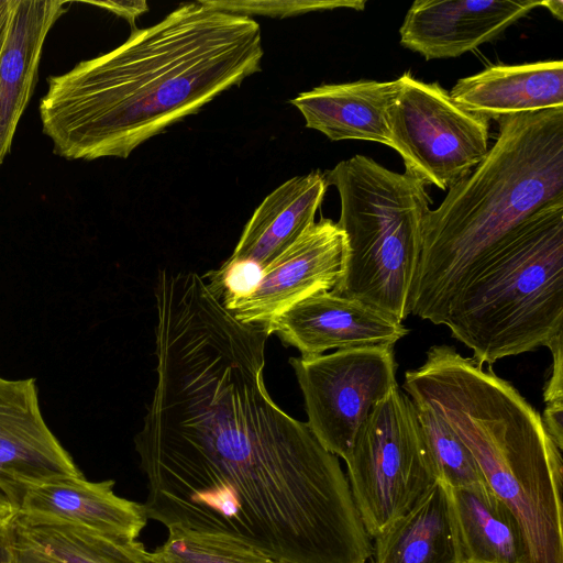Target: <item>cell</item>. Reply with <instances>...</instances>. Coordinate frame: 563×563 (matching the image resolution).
Listing matches in <instances>:
<instances>
[{
  "mask_svg": "<svg viewBox=\"0 0 563 563\" xmlns=\"http://www.w3.org/2000/svg\"><path fill=\"white\" fill-rule=\"evenodd\" d=\"M263 55L251 16L184 3L117 48L48 77L43 132L67 159L126 158L260 71Z\"/></svg>",
  "mask_w": 563,
  "mask_h": 563,
  "instance_id": "cell-1",
  "label": "cell"
},
{
  "mask_svg": "<svg viewBox=\"0 0 563 563\" xmlns=\"http://www.w3.org/2000/svg\"><path fill=\"white\" fill-rule=\"evenodd\" d=\"M540 5L545 7L558 20L563 19L562 0H542Z\"/></svg>",
  "mask_w": 563,
  "mask_h": 563,
  "instance_id": "cell-30",
  "label": "cell"
},
{
  "mask_svg": "<svg viewBox=\"0 0 563 563\" xmlns=\"http://www.w3.org/2000/svg\"><path fill=\"white\" fill-rule=\"evenodd\" d=\"M209 5L234 14H264L271 16H291L311 11H324L340 8L362 11L365 0H303V1H206Z\"/></svg>",
  "mask_w": 563,
  "mask_h": 563,
  "instance_id": "cell-23",
  "label": "cell"
},
{
  "mask_svg": "<svg viewBox=\"0 0 563 563\" xmlns=\"http://www.w3.org/2000/svg\"><path fill=\"white\" fill-rule=\"evenodd\" d=\"M148 556L152 563H288L225 538L177 528L168 529Z\"/></svg>",
  "mask_w": 563,
  "mask_h": 563,
  "instance_id": "cell-22",
  "label": "cell"
},
{
  "mask_svg": "<svg viewBox=\"0 0 563 563\" xmlns=\"http://www.w3.org/2000/svg\"><path fill=\"white\" fill-rule=\"evenodd\" d=\"M463 109L498 121L563 107V60L497 65L457 80L449 92Z\"/></svg>",
  "mask_w": 563,
  "mask_h": 563,
  "instance_id": "cell-17",
  "label": "cell"
},
{
  "mask_svg": "<svg viewBox=\"0 0 563 563\" xmlns=\"http://www.w3.org/2000/svg\"><path fill=\"white\" fill-rule=\"evenodd\" d=\"M461 563H466V562H461Z\"/></svg>",
  "mask_w": 563,
  "mask_h": 563,
  "instance_id": "cell-31",
  "label": "cell"
},
{
  "mask_svg": "<svg viewBox=\"0 0 563 563\" xmlns=\"http://www.w3.org/2000/svg\"><path fill=\"white\" fill-rule=\"evenodd\" d=\"M68 1L14 0L0 55V166L33 93L45 38Z\"/></svg>",
  "mask_w": 563,
  "mask_h": 563,
  "instance_id": "cell-14",
  "label": "cell"
},
{
  "mask_svg": "<svg viewBox=\"0 0 563 563\" xmlns=\"http://www.w3.org/2000/svg\"><path fill=\"white\" fill-rule=\"evenodd\" d=\"M372 555L374 563H459L446 486L438 481L375 537Z\"/></svg>",
  "mask_w": 563,
  "mask_h": 563,
  "instance_id": "cell-20",
  "label": "cell"
},
{
  "mask_svg": "<svg viewBox=\"0 0 563 563\" xmlns=\"http://www.w3.org/2000/svg\"><path fill=\"white\" fill-rule=\"evenodd\" d=\"M441 324L481 366L563 340V198L525 219L473 264Z\"/></svg>",
  "mask_w": 563,
  "mask_h": 563,
  "instance_id": "cell-4",
  "label": "cell"
},
{
  "mask_svg": "<svg viewBox=\"0 0 563 563\" xmlns=\"http://www.w3.org/2000/svg\"><path fill=\"white\" fill-rule=\"evenodd\" d=\"M307 424L322 446L346 461L373 408L398 385L394 345L292 357Z\"/></svg>",
  "mask_w": 563,
  "mask_h": 563,
  "instance_id": "cell-8",
  "label": "cell"
},
{
  "mask_svg": "<svg viewBox=\"0 0 563 563\" xmlns=\"http://www.w3.org/2000/svg\"><path fill=\"white\" fill-rule=\"evenodd\" d=\"M342 258L343 234L338 223L321 218L261 272L249 292L221 303L244 323L267 324L303 298L332 290L341 274Z\"/></svg>",
  "mask_w": 563,
  "mask_h": 563,
  "instance_id": "cell-9",
  "label": "cell"
},
{
  "mask_svg": "<svg viewBox=\"0 0 563 563\" xmlns=\"http://www.w3.org/2000/svg\"><path fill=\"white\" fill-rule=\"evenodd\" d=\"M15 563H152L137 539L102 534L71 523L16 511Z\"/></svg>",
  "mask_w": 563,
  "mask_h": 563,
  "instance_id": "cell-18",
  "label": "cell"
},
{
  "mask_svg": "<svg viewBox=\"0 0 563 563\" xmlns=\"http://www.w3.org/2000/svg\"><path fill=\"white\" fill-rule=\"evenodd\" d=\"M345 463L371 539L413 508L438 482L416 406L399 385L373 408Z\"/></svg>",
  "mask_w": 563,
  "mask_h": 563,
  "instance_id": "cell-6",
  "label": "cell"
},
{
  "mask_svg": "<svg viewBox=\"0 0 563 563\" xmlns=\"http://www.w3.org/2000/svg\"><path fill=\"white\" fill-rule=\"evenodd\" d=\"M421 399L453 429L514 514L523 563H563L562 450L511 383L472 358L441 369Z\"/></svg>",
  "mask_w": 563,
  "mask_h": 563,
  "instance_id": "cell-3",
  "label": "cell"
},
{
  "mask_svg": "<svg viewBox=\"0 0 563 563\" xmlns=\"http://www.w3.org/2000/svg\"><path fill=\"white\" fill-rule=\"evenodd\" d=\"M412 401L438 481L452 488L485 483L473 455L453 429L431 406Z\"/></svg>",
  "mask_w": 563,
  "mask_h": 563,
  "instance_id": "cell-21",
  "label": "cell"
},
{
  "mask_svg": "<svg viewBox=\"0 0 563 563\" xmlns=\"http://www.w3.org/2000/svg\"><path fill=\"white\" fill-rule=\"evenodd\" d=\"M446 492L459 563H523L518 522L486 483Z\"/></svg>",
  "mask_w": 563,
  "mask_h": 563,
  "instance_id": "cell-19",
  "label": "cell"
},
{
  "mask_svg": "<svg viewBox=\"0 0 563 563\" xmlns=\"http://www.w3.org/2000/svg\"><path fill=\"white\" fill-rule=\"evenodd\" d=\"M89 3L98 5L104 10L114 13L118 16L125 19L133 27L135 20L148 10L147 2L142 0L89 1Z\"/></svg>",
  "mask_w": 563,
  "mask_h": 563,
  "instance_id": "cell-25",
  "label": "cell"
},
{
  "mask_svg": "<svg viewBox=\"0 0 563 563\" xmlns=\"http://www.w3.org/2000/svg\"><path fill=\"white\" fill-rule=\"evenodd\" d=\"M16 511L0 515V563H15L13 519Z\"/></svg>",
  "mask_w": 563,
  "mask_h": 563,
  "instance_id": "cell-27",
  "label": "cell"
},
{
  "mask_svg": "<svg viewBox=\"0 0 563 563\" xmlns=\"http://www.w3.org/2000/svg\"><path fill=\"white\" fill-rule=\"evenodd\" d=\"M269 335L294 346L300 356L395 345L409 333L402 322L355 298L333 290L316 292L294 303L265 324Z\"/></svg>",
  "mask_w": 563,
  "mask_h": 563,
  "instance_id": "cell-10",
  "label": "cell"
},
{
  "mask_svg": "<svg viewBox=\"0 0 563 563\" xmlns=\"http://www.w3.org/2000/svg\"><path fill=\"white\" fill-rule=\"evenodd\" d=\"M18 509V497L0 482V515Z\"/></svg>",
  "mask_w": 563,
  "mask_h": 563,
  "instance_id": "cell-29",
  "label": "cell"
},
{
  "mask_svg": "<svg viewBox=\"0 0 563 563\" xmlns=\"http://www.w3.org/2000/svg\"><path fill=\"white\" fill-rule=\"evenodd\" d=\"M328 186L324 173L319 170L278 186L255 209L222 266L252 264L261 271L267 267L314 222Z\"/></svg>",
  "mask_w": 563,
  "mask_h": 563,
  "instance_id": "cell-15",
  "label": "cell"
},
{
  "mask_svg": "<svg viewBox=\"0 0 563 563\" xmlns=\"http://www.w3.org/2000/svg\"><path fill=\"white\" fill-rule=\"evenodd\" d=\"M541 419L549 437L563 450V401L545 404Z\"/></svg>",
  "mask_w": 563,
  "mask_h": 563,
  "instance_id": "cell-26",
  "label": "cell"
},
{
  "mask_svg": "<svg viewBox=\"0 0 563 563\" xmlns=\"http://www.w3.org/2000/svg\"><path fill=\"white\" fill-rule=\"evenodd\" d=\"M473 170L429 210L410 313L441 324L473 264L505 234L563 198V107L508 115Z\"/></svg>",
  "mask_w": 563,
  "mask_h": 563,
  "instance_id": "cell-2",
  "label": "cell"
},
{
  "mask_svg": "<svg viewBox=\"0 0 563 563\" xmlns=\"http://www.w3.org/2000/svg\"><path fill=\"white\" fill-rule=\"evenodd\" d=\"M549 350L552 353V364L543 389L545 404L563 401V340L554 343Z\"/></svg>",
  "mask_w": 563,
  "mask_h": 563,
  "instance_id": "cell-24",
  "label": "cell"
},
{
  "mask_svg": "<svg viewBox=\"0 0 563 563\" xmlns=\"http://www.w3.org/2000/svg\"><path fill=\"white\" fill-rule=\"evenodd\" d=\"M540 3L417 0L399 29L400 44L426 60L457 57L495 40Z\"/></svg>",
  "mask_w": 563,
  "mask_h": 563,
  "instance_id": "cell-12",
  "label": "cell"
},
{
  "mask_svg": "<svg viewBox=\"0 0 563 563\" xmlns=\"http://www.w3.org/2000/svg\"><path fill=\"white\" fill-rule=\"evenodd\" d=\"M114 481L65 478L26 487L18 510L22 514L79 526L102 534L137 539L147 523L143 504L118 496Z\"/></svg>",
  "mask_w": 563,
  "mask_h": 563,
  "instance_id": "cell-13",
  "label": "cell"
},
{
  "mask_svg": "<svg viewBox=\"0 0 563 563\" xmlns=\"http://www.w3.org/2000/svg\"><path fill=\"white\" fill-rule=\"evenodd\" d=\"M82 476L44 421L35 379L0 377V482L19 503L29 486Z\"/></svg>",
  "mask_w": 563,
  "mask_h": 563,
  "instance_id": "cell-11",
  "label": "cell"
},
{
  "mask_svg": "<svg viewBox=\"0 0 563 563\" xmlns=\"http://www.w3.org/2000/svg\"><path fill=\"white\" fill-rule=\"evenodd\" d=\"M398 89V78L327 84L299 93L290 103L307 128L331 141H371L391 147L388 112Z\"/></svg>",
  "mask_w": 563,
  "mask_h": 563,
  "instance_id": "cell-16",
  "label": "cell"
},
{
  "mask_svg": "<svg viewBox=\"0 0 563 563\" xmlns=\"http://www.w3.org/2000/svg\"><path fill=\"white\" fill-rule=\"evenodd\" d=\"M340 197L341 274L334 292L402 322L419 264L430 208L426 184L371 157L355 155L324 173Z\"/></svg>",
  "mask_w": 563,
  "mask_h": 563,
  "instance_id": "cell-5",
  "label": "cell"
},
{
  "mask_svg": "<svg viewBox=\"0 0 563 563\" xmlns=\"http://www.w3.org/2000/svg\"><path fill=\"white\" fill-rule=\"evenodd\" d=\"M14 0H0V55L10 27Z\"/></svg>",
  "mask_w": 563,
  "mask_h": 563,
  "instance_id": "cell-28",
  "label": "cell"
},
{
  "mask_svg": "<svg viewBox=\"0 0 563 563\" xmlns=\"http://www.w3.org/2000/svg\"><path fill=\"white\" fill-rule=\"evenodd\" d=\"M388 112L391 148L406 173L442 190L468 175L488 151L489 121L460 107L439 82L409 71Z\"/></svg>",
  "mask_w": 563,
  "mask_h": 563,
  "instance_id": "cell-7",
  "label": "cell"
}]
</instances>
